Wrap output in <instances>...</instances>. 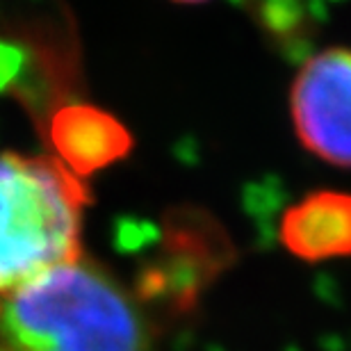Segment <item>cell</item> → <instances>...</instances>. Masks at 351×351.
I'll list each match as a JSON object with an SVG mask.
<instances>
[{
    "label": "cell",
    "instance_id": "8992f818",
    "mask_svg": "<svg viewBox=\"0 0 351 351\" xmlns=\"http://www.w3.org/2000/svg\"><path fill=\"white\" fill-rule=\"evenodd\" d=\"M173 3H182V5H199V3H208V0H173Z\"/></svg>",
    "mask_w": 351,
    "mask_h": 351
},
{
    "label": "cell",
    "instance_id": "3957f363",
    "mask_svg": "<svg viewBox=\"0 0 351 351\" xmlns=\"http://www.w3.org/2000/svg\"><path fill=\"white\" fill-rule=\"evenodd\" d=\"M297 142L319 162L351 169V46H328L297 69L290 85Z\"/></svg>",
    "mask_w": 351,
    "mask_h": 351
},
{
    "label": "cell",
    "instance_id": "5b68a950",
    "mask_svg": "<svg viewBox=\"0 0 351 351\" xmlns=\"http://www.w3.org/2000/svg\"><path fill=\"white\" fill-rule=\"evenodd\" d=\"M58 160L75 176L110 165L128 149V135L114 119L94 108H69L53 121Z\"/></svg>",
    "mask_w": 351,
    "mask_h": 351
},
{
    "label": "cell",
    "instance_id": "6da1fadb",
    "mask_svg": "<svg viewBox=\"0 0 351 351\" xmlns=\"http://www.w3.org/2000/svg\"><path fill=\"white\" fill-rule=\"evenodd\" d=\"M0 351H158L135 294L80 256L0 297Z\"/></svg>",
    "mask_w": 351,
    "mask_h": 351
},
{
    "label": "cell",
    "instance_id": "277c9868",
    "mask_svg": "<svg viewBox=\"0 0 351 351\" xmlns=\"http://www.w3.org/2000/svg\"><path fill=\"white\" fill-rule=\"evenodd\" d=\"M278 242L304 263L351 258V194L315 189L280 215Z\"/></svg>",
    "mask_w": 351,
    "mask_h": 351
},
{
    "label": "cell",
    "instance_id": "7a4b0ae2",
    "mask_svg": "<svg viewBox=\"0 0 351 351\" xmlns=\"http://www.w3.org/2000/svg\"><path fill=\"white\" fill-rule=\"evenodd\" d=\"M87 203L55 156L0 153V297L82 256Z\"/></svg>",
    "mask_w": 351,
    "mask_h": 351
}]
</instances>
